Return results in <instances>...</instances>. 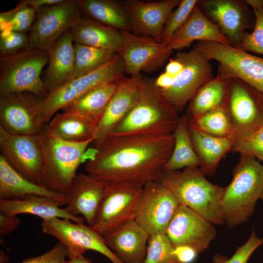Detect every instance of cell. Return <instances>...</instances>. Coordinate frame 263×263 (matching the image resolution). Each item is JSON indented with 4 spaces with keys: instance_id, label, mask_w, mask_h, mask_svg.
I'll return each mask as SVG.
<instances>
[{
    "instance_id": "obj_1",
    "label": "cell",
    "mask_w": 263,
    "mask_h": 263,
    "mask_svg": "<svg viewBox=\"0 0 263 263\" xmlns=\"http://www.w3.org/2000/svg\"><path fill=\"white\" fill-rule=\"evenodd\" d=\"M93 143L86 153L87 174L106 184L143 187L159 180L171 154L174 136H109Z\"/></svg>"
},
{
    "instance_id": "obj_2",
    "label": "cell",
    "mask_w": 263,
    "mask_h": 263,
    "mask_svg": "<svg viewBox=\"0 0 263 263\" xmlns=\"http://www.w3.org/2000/svg\"><path fill=\"white\" fill-rule=\"evenodd\" d=\"M154 80L141 75L140 92L136 102L109 136L173 133L180 116L163 96Z\"/></svg>"
},
{
    "instance_id": "obj_3",
    "label": "cell",
    "mask_w": 263,
    "mask_h": 263,
    "mask_svg": "<svg viewBox=\"0 0 263 263\" xmlns=\"http://www.w3.org/2000/svg\"><path fill=\"white\" fill-rule=\"evenodd\" d=\"M199 167L182 171L165 170L159 181L173 195L180 205L186 206L214 225L225 223L222 200L225 188L206 178Z\"/></svg>"
},
{
    "instance_id": "obj_4",
    "label": "cell",
    "mask_w": 263,
    "mask_h": 263,
    "mask_svg": "<svg viewBox=\"0 0 263 263\" xmlns=\"http://www.w3.org/2000/svg\"><path fill=\"white\" fill-rule=\"evenodd\" d=\"M38 135L43 155L39 185L66 195L78 167L85 162L88 146L94 141L76 143L63 140L52 133L47 124L42 126Z\"/></svg>"
},
{
    "instance_id": "obj_5",
    "label": "cell",
    "mask_w": 263,
    "mask_h": 263,
    "mask_svg": "<svg viewBox=\"0 0 263 263\" xmlns=\"http://www.w3.org/2000/svg\"><path fill=\"white\" fill-rule=\"evenodd\" d=\"M263 191V164L254 157L241 155L225 188L222 200L224 222L233 227L245 222L254 212Z\"/></svg>"
},
{
    "instance_id": "obj_6",
    "label": "cell",
    "mask_w": 263,
    "mask_h": 263,
    "mask_svg": "<svg viewBox=\"0 0 263 263\" xmlns=\"http://www.w3.org/2000/svg\"><path fill=\"white\" fill-rule=\"evenodd\" d=\"M48 62L47 51L32 48L0 56V96L30 93L45 98L48 92L40 75Z\"/></svg>"
},
{
    "instance_id": "obj_7",
    "label": "cell",
    "mask_w": 263,
    "mask_h": 263,
    "mask_svg": "<svg viewBox=\"0 0 263 263\" xmlns=\"http://www.w3.org/2000/svg\"><path fill=\"white\" fill-rule=\"evenodd\" d=\"M125 73L123 59L117 54L110 61L88 74L74 78L48 93L40 104V123L47 124L60 109L91 90L121 79Z\"/></svg>"
},
{
    "instance_id": "obj_8",
    "label": "cell",
    "mask_w": 263,
    "mask_h": 263,
    "mask_svg": "<svg viewBox=\"0 0 263 263\" xmlns=\"http://www.w3.org/2000/svg\"><path fill=\"white\" fill-rule=\"evenodd\" d=\"M195 46L209 60L218 62V75L240 79L263 93V57L230 44L198 41Z\"/></svg>"
},
{
    "instance_id": "obj_9",
    "label": "cell",
    "mask_w": 263,
    "mask_h": 263,
    "mask_svg": "<svg viewBox=\"0 0 263 263\" xmlns=\"http://www.w3.org/2000/svg\"><path fill=\"white\" fill-rule=\"evenodd\" d=\"M226 106L230 118L233 144L263 126L262 93L237 78H229Z\"/></svg>"
},
{
    "instance_id": "obj_10",
    "label": "cell",
    "mask_w": 263,
    "mask_h": 263,
    "mask_svg": "<svg viewBox=\"0 0 263 263\" xmlns=\"http://www.w3.org/2000/svg\"><path fill=\"white\" fill-rule=\"evenodd\" d=\"M142 190L132 183L107 184L91 226L103 236L134 220Z\"/></svg>"
},
{
    "instance_id": "obj_11",
    "label": "cell",
    "mask_w": 263,
    "mask_h": 263,
    "mask_svg": "<svg viewBox=\"0 0 263 263\" xmlns=\"http://www.w3.org/2000/svg\"><path fill=\"white\" fill-rule=\"evenodd\" d=\"M174 58L182 64V70L170 88L160 90L179 113L198 90L213 77L210 60L195 46L188 52H178Z\"/></svg>"
},
{
    "instance_id": "obj_12",
    "label": "cell",
    "mask_w": 263,
    "mask_h": 263,
    "mask_svg": "<svg viewBox=\"0 0 263 263\" xmlns=\"http://www.w3.org/2000/svg\"><path fill=\"white\" fill-rule=\"evenodd\" d=\"M41 225L43 233L53 236L65 246L68 259L91 250L102 254L113 263H122L107 246L103 236L90 225L58 218L42 220Z\"/></svg>"
},
{
    "instance_id": "obj_13",
    "label": "cell",
    "mask_w": 263,
    "mask_h": 263,
    "mask_svg": "<svg viewBox=\"0 0 263 263\" xmlns=\"http://www.w3.org/2000/svg\"><path fill=\"white\" fill-rule=\"evenodd\" d=\"M36 19L29 30L31 48L47 51L81 17L78 0L61 2L36 9Z\"/></svg>"
},
{
    "instance_id": "obj_14",
    "label": "cell",
    "mask_w": 263,
    "mask_h": 263,
    "mask_svg": "<svg viewBox=\"0 0 263 263\" xmlns=\"http://www.w3.org/2000/svg\"><path fill=\"white\" fill-rule=\"evenodd\" d=\"M179 206L171 192L159 181L143 187L134 220L149 234H166Z\"/></svg>"
},
{
    "instance_id": "obj_15",
    "label": "cell",
    "mask_w": 263,
    "mask_h": 263,
    "mask_svg": "<svg viewBox=\"0 0 263 263\" xmlns=\"http://www.w3.org/2000/svg\"><path fill=\"white\" fill-rule=\"evenodd\" d=\"M197 5L234 47L239 48L245 33L254 27L255 17L245 0H198Z\"/></svg>"
},
{
    "instance_id": "obj_16",
    "label": "cell",
    "mask_w": 263,
    "mask_h": 263,
    "mask_svg": "<svg viewBox=\"0 0 263 263\" xmlns=\"http://www.w3.org/2000/svg\"><path fill=\"white\" fill-rule=\"evenodd\" d=\"M0 155L14 169L39 185L43 155L38 134H15L0 127Z\"/></svg>"
},
{
    "instance_id": "obj_17",
    "label": "cell",
    "mask_w": 263,
    "mask_h": 263,
    "mask_svg": "<svg viewBox=\"0 0 263 263\" xmlns=\"http://www.w3.org/2000/svg\"><path fill=\"white\" fill-rule=\"evenodd\" d=\"M123 45L118 53L122 57L125 73L133 76L141 72L151 73L166 63L173 50L166 43L151 38L120 31Z\"/></svg>"
},
{
    "instance_id": "obj_18",
    "label": "cell",
    "mask_w": 263,
    "mask_h": 263,
    "mask_svg": "<svg viewBox=\"0 0 263 263\" xmlns=\"http://www.w3.org/2000/svg\"><path fill=\"white\" fill-rule=\"evenodd\" d=\"M42 99L30 93L0 96V127L12 134H37L43 126L40 117Z\"/></svg>"
},
{
    "instance_id": "obj_19",
    "label": "cell",
    "mask_w": 263,
    "mask_h": 263,
    "mask_svg": "<svg viewBox=\"0 0 263 263\" xmlns=\"http://www.w3.org/2000/svg\"><path fill=\"white\" fill-rule=\"evenodd\" d=\"M174 247L190 246L199 253L206 250L216 235L214 224L183 206H179L166 232Z\"/></svg>"
},
{
    "instance_id": "obj_20",
    "label": "cell",
    "mask_w": 263,
    "mask_h": 263,
    "mask_svg": "<svg viewBox=\"0 0 263 263\" xmlns=\"http://www.w3.org/2000/svg\"><path fill=\"white\" fill-rule=\"evenodd\" d=\"M181 0L145 2L126 0L121 2L134 32L148 35L162 42V33L166 20Z\"/></svg>"
},
{
    "instance_id": "obj_21",
    "label": "cell",
    "mask_w": 263,
    "mask_h": 263,
    "mask_svg": "<svg viewBox=\"0 0 263 263\" xmlns=\"http://www.w3.org/2000/svg\"><path fill=\"white\" fill-rule=\"evenodd\" d=\"M141 74L123 77L97 125L93 139L100 140L108 137L133 107L139 95Z\"/></svg>"
},
{
    "instance_id": "obj_22",
    "label": "cell",
    "mask_w": 263,
    "mask_h": 263,
    "mask_svg": "<svg viewBox=\"0 0 263 263\" xmlns=\"http://www.w3.org/2000/svg\"><path fill=\"white\" fill-rule=\"evenodd\" d=\"M107 184L88 174H77L66 194L64 208L74 216L81 215L92 226Z\"/></svg>"
},
{
    "instance_id": "obj_23",
    "label": "cell",
    "mask_w": 263,
    "mask_h": 263,
    "mask_svg": "<svg viewBox=\"0 0 263 263\" xmlns=\"http://www.w3.org/2000/svg\"><path fill=\"white\" fill-rule=\"evenodd\" d=\"M103 237L122 263H143L150 235L134 219Z\"/></svg>"
},
{
    "instance_id": "obj_24",
    "label": "cell",
    "mask_w": 263,
    "mask_h": 263,
    "mask_svg": "<svg viewBox=\"0 0 263 263\" xmlns=\"http://www.w3.org/2000/svg\"><path fill=\"white\" fill-rule=\"evenodd\" d=\"M47 51L48 66L42 81L49 93L74 78V42L70 29L60 36Z\"/></svg>"
},
{
    "instance_id": "obj_25",
    "label": "cell",
    "mask_w": 263,
    "mask_h": 263,
    "mask_svg": "<svg viewBox=\"0 0 263 263\" xmlns=\"http://www.w3.org/2000/svg\"><path fill=\"white\" fill-rule=\"evenodd\" d=\"M33 196L49 198L62 206L67 204L66 195L51 191L26 179L0 155V200L22 199Z\"/></svg>"
},
{
    "instance_id": "obj_26",
    "label": "cell",
    "mask_w": 263,
    "mask_h": 263,
    "mask_svg": "<svg viewBox=\"0 0 263 263\" xmlns=\"http://www.w3.org/2000/svg\"><path fill=\"white\" fill-rule=\"evenodd\" d=\"M70 31L74 43L117 54L122 47L123 37L120 31L83 16L75 22Z\"/></svg>"
},
{
    "instance_id": "obj_27",
    "label": "cell",
    "mask_w": 263,
    "mask_h": 263,
    "mask_svg": "<svg viewBox=\"0 0 263 263\" xmlns=\"http://www.w3.org/2000/svg\"><path fill=\"white\" fill-rule=\"evenodd\" d=\"M195 40L230 44L218 26L205 15L197 4L187 22L168 44L173 50L181 49Z\"/></svg>"
},
{
    "instance_id": "obj_28",
    "label": "cell",
    "mask_w": 263,
    "mask_h": 263,
    "mask_svg": "<svg viewBox=\"0 0 263 263\" xmlns=\"http://www.w3.org/2000/svg\"><path fill=\"white\" fill-rule=\"evenodd\" d=\"M56 201L47 197L33 196L22 199L0 200V214L16 216L20 214H29L38 216L43 220L58 218L68 219L76 223H83L82 217H75L68 213Z\"/></svg>"
},
{
    "instance_id": "obj_29",
    "label": "cell",
    "mask_w": 263,
    "mask_h": 263,
    "mask_svg": "<svg viewBox=\"0 0 263 263\" xmlns=\"http://www.w3.org/2000/svg\"><path fill=\"white\" fill-rule=\"evenodd\" d=\"M188 128L200 168L206 175L213 174L223 156L231 150L232 141L227 137H217L204 132L189 121Z\"/></svg>"
},
{
    "instance_id": "obj_30",
    "label": "cell",
    "mask_w": 263,
    "mask_h": 263,
    "mask_svg": "<svg viewBox=\"0 0 263 263\" xmlns=\"http://www.w3.org/2000/svg\"><path fill=\"white\" fill-rule=\"evenodd\" d=\"M120 80L100 85L91 90L66 106L63 109V111L75 113L96 127Z\"/></svg>"
},
{
    "instance_id": "obj_31",
    "label": "cell",
    "mask_w": 263,
    "mask_h": 263,
    "mask_svg": "<svg viewBox=\"0 0 263 263\" xmlns=\"http://www.w3.org/2000/svg\"><path fill=\"white\" fill-rule=\"evenodd\" d=\"M82 16L119 31H132L121 2L113 0H78Z\"/></svg>"
},
{
    "instance_id": "obj_32",
    "label": "cell",
    "mask_w": 263,
    "mask_h": 263,
    "mask_svg": "<svg viewBox=\"0 0 263 263\" xmlns=\"http://www.w3.org/2000/svg\"><path fill=\"white\" fill-rule=\"evenodd\" d=\"M229 78L217 75L204 84L189 102L186 115L189 120L226 103Z\"/></svg>"
},
{
    "instance_id": "obj_33",
    "label": "cell",
    "mask_w": 263,
    "mask_h": 263,
    "mask_svg": "<svg viewBox=\"0 0 263 263\" xmlns=\"http://www.w3.org/2000/svg\"><path fill=\"white\" fill-rule=\"evenodd\" d=\"M47 125L56 136L65 141L76 143L93 140L96 128V126L82 116L67 111L54 115Z\"/></svg>"
},
{
    "instance_id": "obj_34",
    "label": "cell",
    "mask_w": 263,
    "mask_h": 263,
    "mask_svg": "<svg viewBox=\"0 0 263 263\" xmlns=\"http://www.w3.org/2000/svg\"><path fill=\"white\" fill-rule=\"evenodd\" d=\"M173 134V148L164 170H178L188 167H199V161L193 148L186 115L180 116Z\"/></svg>"
},
{
    "instance_id": "obj_35",
    "label": "cell",
    "mask_w": 263,
    "mask_h": 263,
    "mask_svg": "<svg viewBox=\"0 0 263 263\" xmlns=\"http://www.w3.org/2000/svg\"><path fill=\"white\" fill-rule=\"evenodd\" d=\"M74 78L94 72L110 61L117 54L81 44L74 43Z\"/></svg>"
},
{
    "instance_id": "obj_36",
    "label": "cell",
    "mask_w": 263,
    "mask_h": 263,
    "mask_svg": "<svg viewBox=\"0 0 263 263\" xmlns=\"http://www.w3.org/2000/svg\"><path fill=\"white\" fill-rule=\"evenodd\" d=\"M188 120L196 128L204 132L230 139L232 127L225 104L198 117Z\"/></svg>"
},
{
    "instance_id": "obj_37",
    "label": "cell",
    "mask_w": 263,
    "mask_h": 263,
    "mask_svg": "<svg viewBox=\"0 0 263 263\" xmlns=\"http://www.w3.org/2000/svg\"><path fill=\"white\" fill-rule=\"evenodd\" d=\"M252 8L255 24L251 32L243 36L239 48L263 55V0H245Z\"/></svg>"
},
{
    "instance_id": "obj_38",
    "label": "cell",
    "mask_w": 263,
    "mask_h": 263,
    "mask_svg": "<svg viewBox=\"0 0 263 263\" xmlns=\"http://www.w3.org/2000/svg\"><path fill=\"white\" fill-rule=\"evenodd\" d=\"M174 247L166 234L150 235L143 263H178Z\"/></svg>"
},
{
    "instance_id": "obj_39",
    "label": "cell",
    "mask_w": 263,
    "mask_h": 263,
    "mask_svg": "<svg viewBox=\"0 0 263 263\" xmlns=\"http://www.w3.org/2000/svg\"><path fill=\"white\" fill-rule=\"evenodd\" d=\"M198 0H181L168 17L162 33V42L169 43L189 18Z\"/></svg>"
},
{
    "instance_id": "obj_40",
    "label": "cell",
    "mask_w": 263,
    "mask_h": 263,
    "mask_svg": "<svg viewBox=\"0 0 263 263\" xmlns=\"http://www.w3.org/2000/svg\"><path fill=\"white\" fill-rule=\"evenodd\" d=\"M31 48L27 33L5 30L0 34V56L13 55Z\"/></svg>"
},
{
    "instance_id": "obj_41",
    "label": "cell",
    "mask_w": 263,
    "mask_h": 263,
    "mask_svg": "<svg viewBox=\"0 0 263 263\" xmlns=\"http://www.w3.org/2000/svg\"><path fill=\"white\" fill-rule=\"evenodd\" d=\"M231 150L254 157L263 164V126L249 136L235 142Z\"/></svg>"
},
{
    "instance_id": "obj_42",
    "label": "cell",
    "mask_w": 263,
    "mask_h": 263,
    "mask_svg": "<svg viewBox=\"0 0 263 263\" xmlns=\"http://www.w3.org/2000/svg\"><path fill=\"white\" fill-rule=\"evenodd\" d=\"M16 7V12L5 30L27 33L36 19V9L23 0H20Z\"/></svg>"
},
{
    "instance_id": "obj_43",
    "label": "cell",
    "mask_w": 263,
    "mask_h": 263,
    "mask_svg": "<svg viewBox=\"0 0 263 263\" xmlns=\"http://www.w3.org/2000/svg\"><path fill=\"white\" fill-rule=\"evenodd\" d=\"M263 244V237L260 238L253 230L246 242L238 247L229 258L215 257L214 263H248L253 252Z\"/></svg>"
},
{
    "instance_id": "obj_44",
    "label": "cell",
    "mask_w": 263,
    "mask_h": 263,
    "mask_svg": "<svg viewBox=\"0 0 263 263\" xmlns=\"http://www.w3.org/2000/svg\"><path fill=\"white\" fill-rule=\"evenodd\" d=\"M66 257V247L58 242L45 253L36 257L25 259L19 263H65Z\"/></svg>"
},
{
    "instance_id": "obj_45",
    "label": "cell",
    "mask_w": 263,
    "mask_h": 263,
    "mask_svg": "<svg viewBox=\"0 0 263 263\" xmlns=\"http://www.w3.org/2000/svg\"><path fill=\"white\" fill-rule=\"evenodd\" d=\"M173 253L178 263H193L199 254L194 248L186 245L175 246Z\"/></svg>"
},
{
    "instance_id": "obj_46",
    "label": "cell",
    "mask_w": 263,
    "mask_h": 263,
    "mask_svg": "<svg viewBox=\"0 0 263 263\" xmlns=\"http://www.w3.org/2000/svg\"><path fill=\"white\" fill-rule=\"evenodd\" d=\"M20 220L16 216L0 214V234L3 237L11 233L19 225Z\"/></svg>"
},
{
    "instance_id": "obj_47",
    "label": "cell",
    "mask_w": 263,
    "mask_h": 263,
    "mask_svg": "<svg viewBox=\"0 0 263 263\" xmlns=\"http://www.w3.org/2000/svg\"><path fill=\"white\" fill-rule=\"evenodd\" d=\"M175 78V76L165 72L160 74L154 80L155 84L160 90H166L169 89L173 85Z\"/></svg>"
},
{
    "instance_id": "obj_48",
    "label": "cell",
    "mask_w": 263,
    "mask_h": 263,
    "mask_svg": "<svg viewBox=\"0 0 263 263\" xmlns=\"http://www.w3.org/2000/svg\"><path fill=\"white\" fill-rule=\"evenodd\" d=\"M182 69L183 65L179 60L175 58H170L166 65L165 72L176 77L180 73Z\"/></svg>"
},
{
    "instance_id": "obj_49",
    "label": "cell",
    "mask_w": 263,
    "mask_h": 263,
    "mask_svg": "<svg viewBox=\"0 0 263 263\" xmlns=\"http://www.w3.org/2000/svg\"><path fill=\"white\" fill-rule=\"evenodd\" d=\"M63 0H23L27 5L36 9L45 6H49L58 4Z\"/></svg>"
},
{
    "instance_id": "obj_50",
    "label": "cell",
    "mask_w": 263,
    "mask_h": 263,
    "mask_svg": "<svg viewBox=\"0 0 263 263\" xmlns=\"http://www.w3.org/2000/svg\"><path fill=\"white\" fill-rule=\"evenodd\" d=\"M65 263H93L90 259H87L84 255H80L78 257L68 259L66 260Z\"/></svg>"
},
{
    "instance_id": "obj_51",
    "label": "cell",
    "mask_w": 263,
    "mask_h": 263,
    "mask_svg": "<svg viewBox=\"0 0 263 263\" xmlns=\"http://www.w3.org/2000/svg\"><path fill=\"white\" fill-rule=\"evenodd\" d=\"M261 198V199L263 200V192H262V193Z\"/></svg>"
},
{
    "instance_id": "obj_52",
    "label": "cell",
    "mask_w": 263,
    "mask_h": 263,
    "mask_svg": "<svg viewBox=\"0 0 263 263\" xmlns=\"http://www.w3.org/2000/svg\"><path fill=\"white\" fill-rule=\"evenodd\" d=\"M262 95H263V93H262Z\"/></svg>"
}]
</instances>
